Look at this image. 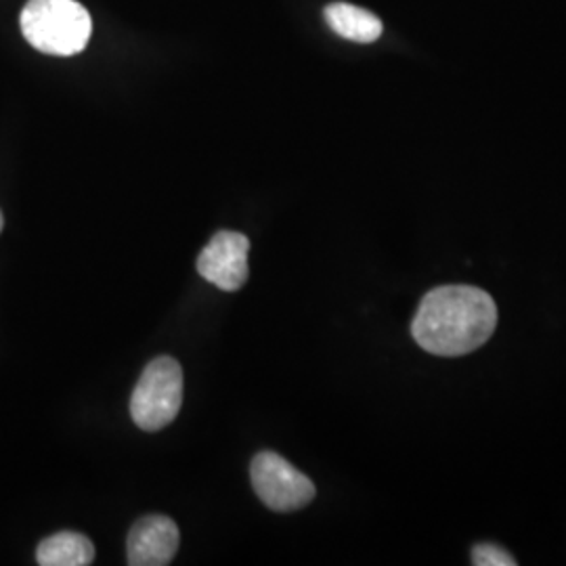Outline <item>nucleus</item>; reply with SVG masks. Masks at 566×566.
I'll return each instance as SVG.
<instances>
[{"label":"nucleus","instance_id":"nucleus-1","mask_svg":"<svg viewBox=\"0 0 566 566\" xmlns=\"http://www.w3.org/2000/svg\"><path fill=\"white\" fill-rule=\"evenodd\" d=\"M497 306L474 285H441L426 294L413 317V340L437 357H462L493 336Z\"/></svg>","mask_w":566,"mask_h":566},{"label":"nucleus","instance_id":"nucleus-2","mask_svg":"<svg viewBox=\"0 0 566 566\" xmlns=\"http://www.w3.org/2000/svg\"><path fill=\"white\" fill-rule=\"evenodd\" d=\"M21 32L42 53L70 57L91 41L93 20L78 0H28L21 11Z\"/></svg>","mask_w":566,"mask_h":566},{"label":"nucleus","instance_id":"nucleus-3","mask_svg":"<svg viewBox=\"0 0 566 566\" xmlns=\"http://www.w3.org/2000/svg\"><path fill=\"white\" fill-rule=\"evenodd\" d=\"M182 403V369L172 357H158L143 369L130 397V416L147 432L170 424Z\"/></svg>","mask_w":566,"mask_h":566},{"label":"nucleus","instance_id":"nucleus-4","mask_svg":"<svg viewBox=\"0 0 566 566\" xmlns=\"http://www.w3.org/2000/svg\"><path fill=\"white\" fill-rule=\"evenodd\" d=\"M250 476L261 502L275 512H294L315 500L311 479L273 451H263L252 460Z\"/></svg>","mask_w":566,"mask_h":566},{"label":"nucleus","instance_id":"nucleus-5","mask_svg":"<svg viewBox=\"0 0 566 566\" xmlns=\"http://www.w3.org/2000/svg\"><path fill=\"white\" fill-rule=\"evenodd\" d=\"M250 242L242 233H217L198 256V273L224 292H235L248 282Z\"/></svg>","mask_w":566,"mask_h":566},{"label":"nucleus","instance_id":"nucleus-6","mask_svg":"<svg viewBox=\"0 0 566 566\" xmlns=\"http://www.w3.org/2000/svg\"><path fill=\"white\" fill-rule=\"evenodd\" d=\"M179 526L163 514H149L137 521L128 535V565L166 566L179 549Z\"/></svg>","mask_w":566,"mask_h":566},{"label":"nucleus","instance_id":"nucleus-7","mask_svg":"<svg viewBox=\"0 0 566 566\" xmlns=\"http://www.w3.org/2000/svg\"><path fill=\"white\" fill-rule=\"evenodd\" d=\"M325 21L329 28L353 42H376L382 36V21L374 13L365 11L361 7L348 4V2H332L325 9Z\"/></svg>","mask_w":566,"mask_h":566},{"label":"nucleus","instance_id":"nucleus-8","mask_svg":"<svg viewBox=\"0 0 566 566\" xmlns=\"http://www.w3.org/2000/svg\"><path fill=\"white\" fill-rule=\"evenodd\" d=\"M36 560L42 566H86L95 560V546L82 533L61 531L41 542Z\"/></svg>","mask_w":566,"mask_h":566},{"label":"nucleus","instance_id":"nucleus-9","mask_svg":"<svg viewBox=\"0 0 566 566\" xmlns=\"http://www.w3.org/2000/svg\"><path fill=\"white\" fill-rule=\"evenodd\" d=\"M472 563L476 566H514L516 560L504 547L495 544H479L472 547Z\"/></svg>","mask_w":566,"mask_h":566},{"label":"nucleus","instance_id":"nucleus-10","mask_svg":"<svg viewBox=\"0 0 566 566\" xmlns=\"http://www.w3.org/2000/svg\"><path fill=\"white\" fill-rule=\"evenodd\" d=\"M2 224H4V221H2V212H0V231H2Z\"/></svg>","mask_w":566,"mask_h":566}]
</instances>
